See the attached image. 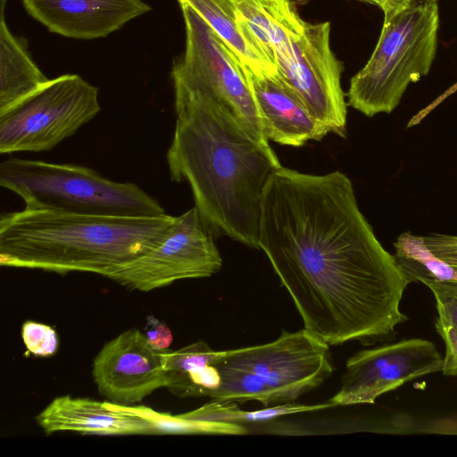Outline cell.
Listing matches in <instances>:
<instances>
[{"label": "cell", "mask_w": 457, "mask_h": 457, "mask_svg": "<svg viewBox=\"0 0 457 457\" xmlns=\"http://www.w3.org/2000/svg\"><path fill=\"white\" fill-rule=\"evenodd\" d=\"M258 248L304 328L328 345L385 341L407 320L400 303L412 281L375 236L341 171L277 169L262 199Z\"/></svg>", "instance_id": "1"}, {"label": "cell", "mask_w": 457, "mask_h": 457, "mask_svg": "<svg viewBox=\"0 0 457 457\" xmlns=\"http://www.w3.org/2000/svg\"><path fill=\"white\" fill-rule=\"evenodd\" d=\"M176 121L166 153L170 179L190 187L207 230L258 248L261 204L281 163L222 104L174 90Z\"/></svg>", "instance_id": "2"}, {"label": "cell", "mask_w": 457, "mask_h": 457, "mask_svg": "<svg viewBox=\"0 0 457 457\" xmlns=\"http://www.w3.org/2000/svg\"><path fill=\"white\" fill-rule=\"evenodd\" d=\"M175 216L118 217L25 209L0 217V264L110 275L168 236Z\"/></svg>", "instance_id": "3"}, {"label": "cell", "mask_w": 457, "mask_h": 457, "mask_svg": "<svg viewBox=\"0 0 457 457\" xmlns=\"http://www.w3.org/2000/svg\"><path fill=\"white\" fill-rule=\"evenodd\" d=\"M0 186L19 195L28 210L118 217L166 214L135 183L113 181L80 165L10 157L0 164Z\"/></svg>", "instance_id": "4"}, {"label": "cell", "mask_w": 457, "mask_h": 457, "mask_svg": "<svg viewBox=\"0 0 457 457\" xmlns=\"http://www.w3.org/2000/svg\"><path fill=\"white\" fill-rule=\"evenodd\" d=\"M438 29L437 3L416 2L384 21L369 61L350 80L347 104L370 118L391 113L409 85L429 72Z\"/></svg>", "instance_id": "5"}, {"label": "cell", "mask_w": 457, "mask_h": 457, "mask_svg": "<svg viewBox=\"0 0 457 457\" xmlns=\"http://www.w3.org/2000/svg\"><path fill=\"white\" fill-rule=\"evenodd\" d=\"M278 74L307 112L328 132L345 137L347 103L341 85L343 64L330 46V23L302 18L276 39Z\"/></svg>", "instance_id": "6"}, {"label": "cell", "mask_w": 457, "mask_h": 457, "mask_svg": "<svg viewBox=\"0 0 457 457\" xmlns=\"http://www.w3.org/2000/svg\"><path fill=\"white\" fill-rule=\"evenodd\" d=\"M185 24L183 54L173 61L174 90L198 93L225 106L260 142L269 145L244 65L205 21L179 4Z\"/></svg>", "instance_id": "7"}, {"label": "cell", "mask_w": 457, "mask_h": 457, "mask_svg": "<svg viewBox=\"0 0 457 457\" xmlns=\"http://www.w3.org/2000/svg\"><path fill=\"white\" fill-rule=\"evenodd\" d=\"M98 87L64 74L0 112V153L43 152L74 135L100 112Z\"/></svg>", "instance_id": "8"}, {"label": "cell", "mask_w": 457, "mask_h": 457, "mask_svg": "<svg viewBox=\"0 0 457 457\" xmlns=\"http://www.w3.org/2000/svg\"><path fill=\"white\" fill-rule=\"evenodd\" d=\"M214 365L255 374L274 390L281 404L320 386L334 370L329 345L305 328L284 331L264 345L227 350Z\"/></svg>", "instance_id": "9"}, {"label": "cell", "mask_w": 457, "mask_h": 457, "mask_svg": "<svg viewBox=\"0 0 457 457\" xmlns=\"http://www.w3.org/2000/svg\"><path fill=\"white\" fill-rule=\"evenodd\" d=\"M213 237L193 207L176 217L161 244L108 278L129 289L148 292L180 279L210 277L222 265Z\"/></svg>", "instance_id": "10"}, {"label": "cell", "mask_w": 457, "mask_h": 457, "mask_svg": "<svg viewBox=\"0 0 457 457\" xmlns=\"http://www.w3.org/2000/svg\"><path fill=\"white\" fill-rule=\"evenodd\" d=\"M443 357L428 340L411 338L362 350L346 361L335 406L373 403L381 395L417 378L442 371Z\"/></svg>", "instance_id": "11"}, {"label": "cell", "mask_w": 457, "mask_h": 457, "mask_svg": "<svg viewBox=\"0 0 457 457\" xmlns=\"http://www.w3.org/2000/svg\"><path fill=\"white\" fill-rule=\"evenodd\" d=\"M163 351L135 328L110 340L93 361L92 376L99 394L109 402L133 405L165 387Z\"/></svg>", "instance_id": "12"}, {"label": "cell", "mask_w": 457, "mask_h": 457, "mask_svg": "<svg viewBox=\"0 0 457 457\" xmlns=\"http://www.w3.org/2000/svg\"><path fill=\"white\" fill-rule=\"evenodd\" d=\"M50 32L91 40L107 37L151 10L142 0H21Z\"/></svg>", "instance_id": "13"}, {"label": "cell", "mask_w": 457, "mask_h": 457, "mask_svg": "<svg viewBox=\"0 0 457 457\" xmlns=\"http://www.w3.org/2000/svg\"><path fill=\"white\" fill-rule=\"evenodd\" d=\"M244 68L263 134L269 141L299 147L310 140H320L329 133L307 112L279 75H256Z\"/></svg>", "instance_id": "14"}, {"label": "cell", "mask_w": 457, "mask_h": 457, "mask_svg": "<svg viewBox=\"0 0 457 457\" xmlns=\"http://www.w3.org/2000/svg\"><path fill=\"white\" fill-rule=\"evenodd\" d=\"M46 435L71 431L82 435H154L149 422L112 402L62 395L36 417Z\"/></svg>", "instance_id": "15"}, {"label": "cell", "mask_w": 457, "mask_h": 457, "mask_svg": "<svg viewBox=\"0 0 457 457\" xmlns=\"http://www.w3.org/2000/svg\"><path fill=\"white\" fill-rule=\"evenodd\" d=\"M196 12L240 62L256 75H279L233 0H178Z\"/></svg>", "instance_id": "16"}, {"label": "cell", "mask_w": 457, "mask_h": 457, "mask_svg": "<svg viewBox=\"0 0 457 457\" xmlns=\"http://www.w3.org/2000/svg\"><path fill=\"white\" fill-rule=\"evenodd\" d=\"M7 0H1L0 112L44 87L48 79L35 63L27 40L13 35L4 21Z\"/></svg>", "instance_id": "17"}, {"label": "cell", "mask_w": 457, "mask_h": 457, "mask_svg": "<svg viewBox=\"0 0 457 457\" xmlns=\"http://www.w3.org/2000/svg\"><path fill=\"white\" fill-rule=\"evenodd\" d=\"M331 407H334V405L330 402L312 405L293 402L250 411L241 410L233 402L212 400L195 410L179 415L183 418L194 420L244 425L265 422L280 416L319 411Z\"/></svg>", "instance_id": "18"}, {"label": "cell", "mask_w": 457, "mask_h": 457, "mask_svg": "<svg viewBox=\"0 0 457 457\" xmlns=\"http://www.w3.org/2000/svg\"><path fill=\"white\" fill-rule=\"evenodd\" d=\"M432 292L437 311L436 330L445 345L442 372L457 376V278L426 285Z\"/></svg>", "instance_id": "19"}, {"label": "cell", "mask_w": 457, "mask_h": 457, "mask_svg": "<svg viewBox=\"0 0 457 457\" xmlns=\"http://www.w3.org/2000/svg\"><path fill=\"white\" fill-rule=\"evenodd\" d=\"M125 411L144 418L153 428L154 435H245L244 425L188 420L179 414L156 411L146 406L121 405Z\"/></svg>", "instance_id": "20"}, {"label": "cell", "mask_w": 457, "mask_h": 457, "mask_svg": "<svg viewBox=\"0 0 457 457\" xmlns=\"http://www.w3.org/2000/svg\"><path fill=\"white\" fill-rule=\"evenodd\" d=\"M225 351H215L205 342L199 341L175 351H163L165 378L187 371L195 366L215 364Z\"/></svg>", "instance_id": "21"}, {"label": "cell", "mask_w": 457, "mask_h": 457, "mask_svg": "<svg viewBox=\"0 0 457 457\" xmlns=\"http://www.w3.org/2000/svg\"><path fill=\"white\" fill-rule=\"evenodd\" d=\"M26 348L34 355L47 357L56 353L59 339L55 330L46 324L28 320L21 328Z\"/></svg>", "instance_id": "22"}, {"label": "cell", "mask_w": 457, "mask_h": 457, "mask_svg": "<svg viewBox=\"0 0 457 457\" xmlns=\"http://www.w3.org/2000/svg\"><path fill=\"white\" fill-rule=\"evenodd\" d=\"M422 237L428 250L457 272V236L430 233Z\"/></svg>", "instance_id": "23"}, {"label": "cell", "mask_w": 457, "mask_h": 457, "mask_svg": "<svg viewBox=\"0 0 457 457\" xmlns=\"http://www.w3.org/2000/svg\"><path fill=\"white\" fill-rule=\"evenodd\" d=\"M145 336L151 345L158 350L168 349L173 339L170 328L152 315L147 317Z\"/></svg>", "instance_id": "24"}, {"label": "cell", "mask_w": 457, "mask_h": 457, "mask_svg": "<svg viewBox=\"0 0 457 457\" xmlns=\"http://www.w3.org/2000/svg\"><path fill=\"white\" fill-rule=\"evenodd\" d=\"M380 2L384 21H387L416 3V0H380Z\"/></svg>", "instance_id": "25"}, {"label": "cell", "mask_w": 457, "mask_h": 457, "mask_svg": "<svg viewBox=\"0 0 457 457\" xmlns=\"http://www.w3.org/2000/svg\"><path fill=\"white\" fill-rule=\"evenodd\" d=\"M356 1L367 3V4H373V5L378 6V8L381 7L380 0H356Z\"/></svg>", "instance_id": "26"}]
</instances>
